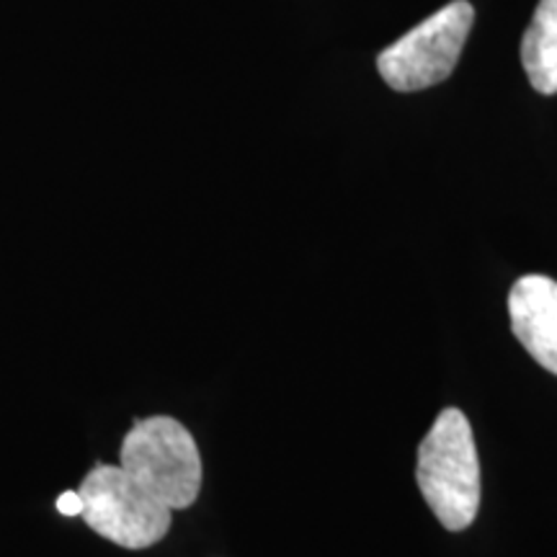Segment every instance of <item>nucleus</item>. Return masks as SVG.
I'll list each match as a JSON object with an SVG mask.
<instances>
[{
	"mask_svg": "<svg viewBox=\"0 0 557 557\" xmlns=\"http://www.w3.org/2000/svg\"><path fill=\"white\" fill-rule=\"evenodd\" d=\"M472 21L475 9L468 0H451L380 52L377 70L382 81L400 94H413L447 81L465 50Z\"/></svg>",
	"mask_w": 557,
	"mask_h": 557,
	"instance_id": "nucleus-4",
	"label": "nucleus"
},
{
	"mask_svg": "<svg viewBox=\"0 0 557 557\" xmlns=\"http://www.w3.org/2000/svg\"><path fill=\"white\" fill-rule=\"evenodd\" d=\"M83 521L124 549L158 545L171 532L173 511L120 465H96L78 487Z\"/></svg>",
	"mask_w": 557,
	"mask_h": 557,
	"instance_id": "nucleus-3",
	"label": "nucleus"
},
{
	"mask_svg": "<svg viewBox=\"0 0 557 557\" xmlns=\"http://www.w3.org/2000/svg\"><path fill=\"white\" fill-rule=\"evenodd\" d=\"M521 65L540 94H557V0H540L521 39Z\"/></svg>",
	"mask_w": 557,
	"mask_h": 557,
	"instance_id": "nucleus-6",
	"label": "nucleus"
},
{
	"mask_svg": "<svg viewBox=\"0 0 557 557\" xmlns=\"http://www.w3.org/2000/svg\"><path fill=\"white\" fill-rule=\"evenodd\" d=\"M416 480L434 517L449 532H465L480 508V459L468 416L447 408L418 447Z\"/></svg>",
	"mask_w": 557,
	"mask_h": 557,
	"instance_id": "nucleus-1",
	"label": "nucleus"
},
{
	"mask_svg": "<svg viewBox=\"0 0 557 557\" xmlns=\"http://www.w3.org/2000/svg\"><path fill=\"white\" fill-rule=\"evenodd\" d=\"M120 468L171 511L189 508L199 498V447L191 431L171 416L143 418L127 431Z\"/></svg>",
	"mask_w": 557,
	"mask_h": 557,
	"instance_id": "nucleus-2",
	"label": "nucleus"
},
{
	"mask_svg": "<svg viewBox=\"0 0 557 557\" xmlns=\"http://www.w3.org/2000/svg\"><path fill=\"white\" fill-rule=\"evenodd\" d=\"M58 511L65 517H81L83 513V500L78 491H67L58 498Z\"/></svg>",
	"mask_w": 557,
	"mask_h": 557,
	"instance_id": "nucleus-7",
	"label": "nucleus"
},
{
	"mask_svg": "<svg viewBox=\"0 0 557 557\" xmlns=\"http://www.w3.org/2000/svg\"><path fill=\"white\" fill-rule=\"evenodd\" d=\"M511 331L529 357L557 374V282L542 274L521 276L508 292Z\"/></svg>",
	"mask_w": 557,
	"mask_h": 557,
	"instance_id": "nucleus-5",
	"label": "nucleus"
}]
</instances>
